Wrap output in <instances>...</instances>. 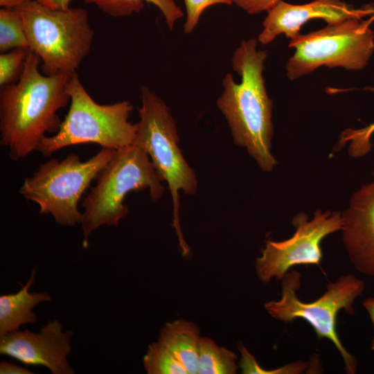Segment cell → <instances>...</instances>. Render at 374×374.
Listing matches in <instances>:
<instances>
[{
  "label": "cell",
  "instance_id": "cell-1",
  "mask_svg": "<svg viewBox=\"0 0 374 374\" xmlns=\"http://www.w3.org/2000/svg\"><path fill=\"white\" fill-rule=\"evenodd\" d=\"M39 56L29 50L17 82L1 87V145L12 161L38 150L46 133H56L57 112L69 103L67 84L71 73L42 74Z\"/></svg>",
  "mask_w": 374,
  "mask_h": 374
},
{
  "label": "cell",
  "instance_id": "cell-2",
  "mask_svg": "<svg viewBox=\"0 0 374 374\" xmlns=\"http://www.w3.org/2000/svg\"><path fill=\"white\" fill-rule=\"evenodd\" d=\"M258 39H243L232 58L233 71L241 80L235 82L227 73L217 105L229 125L234 143L246 148L264 172H271L278 162L271 152L274 133L272 100L262 75L267 51L257 49Z\"/></svg>",
  "mask_w": 374,
  "mask_h": 374
},
{
  "label": "cell",
  "instance_id": "cell-3",
  "mask_svg": "<svg viewBox=\"0 0 374 374\" xmlns=\"http://www.w3.org/2000/svg\"><path fill=\"white\" fill-rule=\"evenodd\" d=\"M96 179L82 203L84 247L95 229L103 224L118 226L126 217L129 208L124 200L129 193L148 188L152 200L157 202L165 190L149 155L134 144L117 149Z\"/></svg>",
  "mask_w": 374,
  "mask_h": 374
},
{
  "label": "cell",
  "instance_id": "cell-4",
  "mask_svg": "<svg viewBox=\"0 0 374 374\" xmlns=\"http://www.w3.org/2000/svg\"><path fill=\"white\" fill-rule=\"evenodd\" d=\"M16 9L25 28L29 50L42 62L46 75L75 72L91 50L94 32L82 8L56 10L35 0Z\"/></svg>",
  "mask_w": 374,
  "mask_h": 374
},
{
  "label": "cell",
  "instance_id": "cell-5",
  "mask_svg": "<svg viewBox=\"0 0 374 374\" xmlns=\"http://www.w3.org/2000/svg\"><path fill=\"white\" fill-rule=\"evenodd\" d=\"M70 107L58 131L41 141L38 151L44 157L73 145L96 143L115 150L134 143L137 123L129 121L132 105L127 100L97 103L83 87L76 72L67 84Z\"/></svg>",
  "mask_w": 374,
  "mask_h": 374
},
{
  "label": "cell",
  "instance_id": "cell-6",
  "mask_svg": "<svg viewBox=\"0 0 374 374\" xmlns=\"http://www.w3.org/2000/svg\"><path fill=\"white\" fill-rule=\"evenodd\" d=\"M140 120L134 145L149 155L156 170L170 189L173 202V225L182 253L189 248L181 233L179 220L180 190L194 195L197 190V179L178 146L179 136L175 121L162 99L147 86L141 87Z\"/></svg>",
  "mask_w": 374,
  "mask_h": 374
},
{
  "label": "cell",
  "instance_id": "cell-7",
  "mask_svg": "<svg viewBox=\"0 0 374 374\" xmlns=\"http://www.w3.org/2000/svg\"><path fill=\"white\" fill-rule=\"evenodd\" d=\"M301 279L299 271H287L281 279V298L266 303L265 309L272 318L285 323L297 319L308 322L319 339H327L335 345L343 359L346 372L355 374L357 371L356 358L347 351L339 339L337 319L341 310L348 314L355 313L354 303L365 289L364 282L353 274L341 276L327 285L322 296L307 303L297 295Z\"/></svg>",
  "mask_w": 374,
  "mask_h": 374
},
{
  "label": "cell",
  "instance_id": "cell-8",
  "mask_svg": "<svg viewBox=\"0 0 374 374\" xmlns=\"http://www.w3.org/2000/svg\"><path fill=\"white\" fill-rule=\"evenodd\" d=\"M116 150L103 148L86 161H82L76 154L62 161L51 159L25 179L19 193L37 204L40 213L51 214L56 223L68 226L81 224L79 201Z\"/></svg>",
  "mask_w": 374,
  "mask_h": 374
},
{
  "label": "cell",
  "instance_id": "cell-9",
  "mask_svg": "<svg viewBox=\"0 0 374 374\" xmlns=\"http://www.w3.org/2000/svg\"><path fill=\"white\" fill-rule=\"evenodd\" d=\"M373 19H346L290 39L295 52L287 62V77L294 80L322 66L363 69L374 52Z\"/></svg>",
  "mask_w": 374,
  "mask_h": 374
},
{
  "label": "cell",
  "instance_id": "cell-10",
  "mask_svg": "<svg viewBox=\"0 0 374 374\" xmlns=\"http://www.w3.org/2000/svg\"><path fill=\"white\" fill-rule=\"evenodd\" d=\"M295 232L282 241L267 240L261 256L255 262L256 274L263 283L273 278L281 280L292 267L314 265L320 267L323 258L321 242L328 235L341 231V213L317 210L309 220L303 212L294 216Z\"/></svg>",
  "mask_w": 374,
  "mask_h": 374
},
{
  "label": "cell",
  "instance_id": "cell-11",
  "mask_svg": "<svg viewBox=\"0 0 374 374\" xmlns=\"http://www.w3.org/2000/svg\"><path fill=\"white\" fill-rule=\"evenodd\" d=\"M73 335L64 331L59 321H49L38 332L19 330L0 337V353L26 365L44 366L53 374H73L67 359Z\"/></svg>",
  "mask_w": 374,
  "mask_h": 374
},
{
  "label": "cell",
  "instance_id": "cell-12",
  "mask_svg": "<svg viewBox=\"0 0 374 374\" xmlns=\"http://www.w3.org/2000/svg\"><path fill=\"white\" fill-rule=\"evenodd\" d=\"M267 12L262 22L263 29L258 37V42L262 44L272 42L280 34L292 39L301 34V27L312 19H321L328 24H332L373 15L374 4L355 8L341 0H314L301 5L282 0Z\"/></svg>",
  "mask_w": 374,
  "mask_h": 374
},
{
  "label": "cell",
  "instance_id": "cell-13",
  "mask_svg": "<svg viewBox=\"0 0 374 374\" xmlns=\"http://www.w3.org/2000/svg\"><path fill=\"white\" fill-rule=\"evenodd\" d=\"M341 218L342 242L350 262L374 278V181L353 193Z\"/></svg>",
  "mask_w": 374,
  "mask_h": 374
},
{
  "label": "cell",
  "instance_id": "cell-14",
  "mask_svg": "<svg viewBox=\"0 0 374 374\" xmlns=\"http://www.w3.org/2000/svg\"><path fill=\"white\" fill-rule=\"evenodd\" d=\"M36 269L34 267L26 285L20 283L19 291L0 296V337L19 330L24 324L37 322V316L33 309L42 302L51 300L47 292L28 291L34 283Z\"/></svg>",
  "mask_w": 374,
  "mask_h": 374
},
{
  "label": "cell",
  "instance_id": "cell-15",
  "mask_svg": "<svg viewBox=\"0 0 374 374\" xmlns=\"http://www.w3.org/2000/svg\"><path fill=\"white\" fill-rule=\"evenodd\" d=\"M201 338L199 328L195 323L178 319L165 323L158 340L184 364L189 374H195Z\"/></svg>",
  "mask_w": 374,
  "mask_h": 374
},
{
  "label": "cell",
  "instance_id": "cell-16",
  "mask_svg": "<svg viewBox=\"0 0 374 374\" xmlns=\"http://www.w3.org/2000/svg\"><path fill=\"white\" fill-rule=\"evenodd\" d=\"M87 3L98 6L104 12L115 17L139 12L143 8V1L154 4L161 12L166 24L172 30L184 12L175 0H84Z\"/></svg>",
  "mask_w": 374,
  "mask_h": 374
},
{
  "label": "cell",
  "instance_id": "cell-17",
  "mask_svg": "<svg viewBox=\"0 0 374 374\" xmlns=\"http://www.w3.org/2000/svg\"><path fill=\"white\" fill-rule=\"evenodd\" d=\"M236 354L217 345L208 337H202L199 343L197 374H235L238 366Z\"/></svg>",
  "mask_w": 374,
  "mask_h": 374
},
{
  "label": "cell",
  "instance_id": "cell-18",
  "mask_svg": "<svg viewBox=\"0 0 374 374\" xmlns=\"http://www.w3.org/2000/svg\"><path fill=\"white\" fill-rule=\"evenodd\" d=\"M28 48L22 17L16 8L0 9V52Z\"/></svg>",
  "mask_w": 374,
  "mask_h": 374
},
{
  "label": "cell",
  "instance_id": "cell-19",
  "mask_svg": "<svg viewBox=\"0 0 374 374\" xmlns=\"http://www.w3.org/2000/svg\"><path fill=\"white\" fill-rule=\"evenodd\" d=\"M143 364L148 374H189L184 364L159 340L148 346Z\"/></svg>",
  "mask_w": 374,
  "mask_h": 374
},
{
  "label": "cell",
  "instance_id": "cell-20",
  "mask_svg": "<svg viewBox=\"0 0 374 374\" xmlns=\"http://www.w3.org/2000/svg\"><path fill=\"white\" fill-rule=\"evenodd\" d=\"M365 89L374 92V87H367ZM373 133L374 122L359 129H346L340 135L337 150L348 143L349 156L354 158L362 157L372 150L371 139Z\"/></svg>",
  "mask_w": 374,
  "mask_h": 374
},
{
  "label": "cell",
  "instance_id": "cell-21",
  "mask_svg": "<svg viewBox=\"0 0 374 374\" xmlns=\"http://www.w3.org/2000/svg\"><path fill=\"white\" fill-rule=\"evenodd\" d=\"M28 48H17L0 54V86L14 82L20 76Z\"/></svg>",
  "mask_w": 374,
  "mask_h": 374
},
{
  "label": "cell",
  "instance_id": "cell-22",
  "mask_svg": "<svg viewBox=\"0 0 374 374\" xmlns=\"http://www.w3.org/2000/svg\"><path fill=\"white\" fill-rule=\"evenodd\" d=\"M186 19L184 26V33H191L197 26L204 11L215 4L232 5V0H184Z\"/></svg>",
  "mask_w": 374,
  "mask_h": 374
},
{
  "label": "cell",
  "instance_id": "cell-23",
  "mask_svg": "<svg viewBox=\"0 0 374 374\" xmlns=\"http://www.w3.org/2000/svg\"><path fill=\"white\" fill-rule=\"evenodd\" d=\"M282 0H232L233 3L250 15L269 11Z\"/></svg>",
  "mask_w": 374,
  "mask_h": 374
},
{
  "label": "cell",
  "instance_id": "cell-24",
  "mask_svg": "<svg viewBox=\"0 0 374 374\" xmlns=\"http://www.w3.org/2000/svg\"><path fill=\"white\" fill-rule=\"evenodd\" d=\"M1 374H32L30 370L20 366L12 362L2 360L0 362Z\"/></svg>",
  "mask_w": 374,
  "mask_h": 374
},
{
  "label": "cell",
  "instance_id": "cell-25",
  "mask_svg": "<svg viewBox=\"0 0 374 374\" xmlns=\"http://www.w3.org/2000/svg\"><path fill=\"white\" fill-rule=\"evenodd\" d=\"M71 0H39L43 5L56 10H64L69 8Z\"/></svg>",
  "mask_w": 374,
  "mask_h": 374
},
{
  "label": "cell",
  "instance_id": "cell-26",
  "mask_svg": "<svg viewBox=\"0 0 374 374\" xmlns=\"http://www.w3.org/2000/svg\"><path fill=\"white\" fill-rule=\"evenodd\" d=\"M362 305L368 312L374 328V297H368L365 299ZM371 350L374 351V335L371 341Z\"/></svg>",
  "mask_w": 374,
  "mask_h": 374
},
{
  "label": "cell",
  "instance_id": "cell-27",
  "mask_svg": "<svg viewBox=\"0 0 374 374\" xmlns=\"http://www.w3.org/2000/svg\"><path fill=\"white\" fill-rule=\"evenodd\" d=\"M33 1L35 0H0V6L1 8H16L24 3Z\"/></svg>",
  "mask_w": 374,
  "mask_h": 374
},
{
  "label": "cell",
  "instance_id": "cell-28",
  "mask_svg": "<svg viewBox=\"0 0 374 374\" xmlns=\"http://www.w3.org/2000/svg\"><path fill=\"white\" fill-rule=\"evenodd\" d=\"M373 177H374V172H373Z\"/></svg>",
  "mask_w": 374,
  "mask_h": 374
},
{
  "label": "cell",
  "instance_id": "cell-29",
  "mask_svg": "<svg viewBox=\"0 0 374 374\" xmlns=\"http://www.w3.org/2000/svg\"><path fill=\"white\" fill-rule=\"evenodd\" d=\"M39 1V0H38Z\"/></svg>",
  "mask_w": 374,
  "mask_h": 374
}]
</instances>
